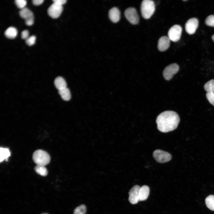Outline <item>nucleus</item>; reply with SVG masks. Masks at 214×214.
I'll use <instances>...</instances> for the list:
<instances>
[{
	"mask_svg": "<svg viewBox=\"0 0 214 214\" xmlns=\"http://www.w3.org/2000/svg\"><path fill=\"white\" fill-rule=\"evenodd\" d=\"M206 96L209 103L214 106V93L207 92L206 94Z\"/></svg>",
	"mask_w": 214,
	"mask_h": 214,
	"instance_id": "393cba45",
	"label": "nucleus"
},
{
	"mask_svg": "<svg viewBox=\"0 0 214 214\" xmlns=\"http://www.w3.org/2000/svg\"><path fill=\"white\" fill-rule=\"evenodd\" d=\"M205 23L208 26L214 27V15L208 16L206 19Z\"/></svg>",
	"mask_w": 214,
	"mask_h": 214,
	"instance_id": "5701e85b",
	"label": "nucleus"
},
{
	"mask_svg": "<svg viewBox=\"0 0 214 214\" xmlns=\"http://www.w3.org/2000/svg\"><path fill=\"white\" fill-rule=\"evenodd\" d=\"M35 171L42 176H45L48 174V171L45 166L37 165L34 168Z\"/></svg>",
	"mask_w": 214,
	"mask_h": 214,
	"instance_id": "412c9836",
	"label": "nucleus"
},
{
	"mask_svg": "<svg viewBox=\"0 0 214 214\" xmlns=\"http://www.w3.org/2000/svg\"><path fill=\"white\" fill-rule=\"evenodd\" d=\"M29 35V33L28 30H25L23 31L21 34V37L23 39L26 40L28 38Z\"/></svg>",
	"mask_w": 214,
	"mask_h": 214,
	"instance_id": "bb28decb",
	"label": "nucleus"
},
{
	"mask_svg": "<svg viewBox=\"0 0 214 214\" xmlns=\"http://www.w3.org/2000/svg\"><path fill=\"white\" fill-rule=\"evenodd\" d=\"M63 9L62 5L53 3L48 8L47 12L49 15L51 17L53 18H56L61 14Z\"/></svg>",
	"mask_w": 214,
	"mask_h": 214,
	"instance_id": "1a4fd4ad",
	"label": "nucleus"
},
{
	"mask_svg": "<svg viewBox=\"0 0 214 214\" xmlns=\"http://www.w3.org/2000/svg\"><path fill=\"white\" fill-rule=\"evenodd\" d=\"M179 69V66L176 63H173L168 65L165 68L163 72L164 78L167 80H170L178 72Z\"/></svg>",
	"mask_w": 214,
	"mask_h": 214,
	"instance_id": "0eeeda50",
	"label": "nucleus"
},
{
	"mask_svg": "<svg viewBox=\"0 0 214 214\" xmlns=\"http://www.w3.org/2000/svg\"><path fill=\"white\" fill-rule=\"evenodd\" d=\"M140 187L138 185L133 186L130 191L128 200L132 204H137L139 201V191Z\"/></svg>",
	"mask_w": 214,
	"mask_h": 214,
	"instance_id": "9b49d317",
	"label": "nucleus"
},
{
	"mask_svg": "<svg viewBox=\"0 0 214 214\" xmlns=\"http://www.w3.org/2000/svg\"><path fill=\"white\" fill-rule=\"evenodd\" d=\"M33 159L37 165L45 166L50 162V157L45 151L39 150L35 151L33 154Z\"/></svg>",
	"mask_w": 214,
	"mask_h": 214,
	"instance_id": "f03ea898",
	"label": "nucleus"
},
{
	"mask_svg": "<svg viewBox=\"0 0 214 214\" xmlns=\"http://www.w3.org/2000/svg\"><path fill=\"white\" fill-rule=\"evenodd\" d=\"M48 214V213H42V214Z\"/></svg>",
	"mask_w": 214,
	"mask_h": 214,
	"instance_id": "7c9ffc66",
	"label": "nucleus"
},
{
	"mask_svg": "<svg viewBox=\"0 0 214 214\" xmlns=\"http://www.w3.org/2000/svg\"><path fill=\"white\" fill-rule=\"evenodd\" d=\"M10 155V152L7 148L0 147V161L2 162L4 160H7Z\"/></svg>",
	"mask_w": 214,
	"mask_h": 214,
	"instance_id": "f3484780",
	"label": "nucleus"
},
{
	"mask_svg": "<svg viewBox=\"0 0 214 214\" xmlns=\"http://www.w3.org/2000/svg\"><path fill=\"white\" fill-rule=\"evenodd\" d=\"M199 25V21L195 18L189 19L185 24V29L186 32L189 34H194Z\"/></svg>",
	"mask_w": 214,
	"mask_h": 214,
	"instance_id": "9d476101",
	"label": "nucleus"
},
{
	"mask_svg": "<svg viewBox=\"0 0 214 214\" xmlns=\"http://www.w3.org/2000/svg\"><path fill=\"white\" fill-rule=\"evenodd\" d=\"M204 88L207 92L214 93V79L210 80L206 83Z\"/></svg>",
	"mask_w": 214,
	"mask_h": 214,
	"instance_id": "aec40b11",
	"label": "nucleus"
},
{
	"mask_svg": "<svg viewBox=\"0 0 214 214\" xmlns=\"http://www.w3.org/2000/svg\"><path fill=\"white\" fill-rule=\"evenodd\" d=\"M86 206L84 204H82L75 209L73 214H86Z\"/></svg>",
	"mask_w": 214,
	"mask_h": 214,
	"instance_id": "4be33fe9",
	"label": "nucleus"
},
{
	"mask_svg": "<svg viewBox=\"0 0 214 214\" xmlns=\"http://www.w3.org/2000/svg\"><path fill=\"white\" fill-rule=\"evenodd\" d=\"M155 7L153 1L144 0L141 4V11L143 17L145 19L150 18L154 12Z\"/></svg>",
	"mask_w": 214,
	"mask_h": 214,
	"instance_id": "7ed1b4c3",
	"label": "nucleus"
},
{
	"mask_svg": "<svg viewBox=\"0 0 214 214\" xmlns=\"http://www.w3.org/2000/svg\"><path fill=\"white\" fill-rule=\"evenodd\" d=\"M153 156L158 162L163 163L169 161L171 156L168 152L160 150H156L153 153Z\"/></svg>",
	"mask_w": 214,
	"mask_h": 214,
	"instance_id": "20e7f679",
	"label": "nucleus"
},
{
	"mask_svg": "<svg viewBox=\"0 0 214 214\" xmlns=\"http://www.w3.org/2000/svg\"><path fill=\"white\" fill-rule=\"evenodd\" d=\"M15 2L17 7L21 9L24 8L26 4V1L25 0H15Z\"/></svg>",
	"mask_w": 214,
	"mask_h": 214,
	"instance_id": "b1692460",
	"label": "nucleus"
},
{
	"mask_svg": "<svg viewBox=\"0 0 214 214\" xmlns=\"http://www.w3.org/2000/svg\"><path fill=\"white\" fill-rule=\"evenodd\" d=\"M53 1L54 2V3L62 6L63 4L66 3L67 1L66 0H53Z\"/></svg>",
	"mask_w": 214,
	"mask_h": 214,
	"instance_id": "cd10ccee",
	"label": "nucleus"
},
{
	"mask_svg": "<svg viewBox=\"0 0 214 214\" xmlns=\"http://www.w3.org/2000/svg\"><path fill=\"white\" fill-rule=\"evenodd\" d=\"M43 1V0H33L32 2L34 5L37 6L42 4Z\"/></svg>",
	"mask_w": 214,
	"mask_h": 214,
	"instance_id": "c85d7f7f",
	"label": "nucleus"
},
{
	"mask_svg": "<svg viewBox=\"0 0 214 214\" xmlns=\"http://www.w3.org/2000/svg\"><path fill=\"white\" fill-rule=\"evenodd\" d=\"M182 31V28L180 25H174L169 30L168 37L170 40L174 42H177L180 38Z\"/></svg>",
	"mask_w": 214,
	"mask_h": 214,
	"instance_id": "39448f33",
	"label": "nucleus"
},
{
	"mask_svg": "<svg viewBox=\"0 0 214 214\" xmlns=\"http://www.w3.org/2000/svg\"><path fill=\"white\" fill-rule=\"evenodd\" d=\"M170 40L168 37L166 36L160 37L158 42V48L159 50L163 51L167 50L169 47Z\"/></svg>",
	"mask_w": 214,
	"mask_h": 214,
	"instance_id": "f8f14e48",
	"label": "nucleus"
},
{
	"mask_svg": "<svg viewBox=\"0 0 214 214\" xmlns=\"http://www.w3.org/2000/svg\"><path fill=\"white\" fill-rule=\"evenodd\" d=\"M150 192V189L148 186L144 185L140 187L139 195V201H144L147 198Z\"/></svg>",
	"mask_w": 214,
	"mask_h": 214,
	"instance_id": "4468645a",
	"label": "nucleus"
},
{
	"mask_svg": "<svg viewBox=\"0 0 214 214\" xmlns=\"http://www.w3.org/2000/svg\"><path fill=\"white\" fill-rule=\"evenodd\" d=\"M109 17L112 22L117 23L120 19V13L119 10L116 7L112 8L109 11Z\"/></svg>",
	"mask_w": 214,
	"mask_h": 214,
	"instance_id": "ddd939ff",
	"label": "nucleus"
},
{
	"mask_svg": "<svg viewBox=\"0 0 214 214\" xmlns=\"http://www.w3.org/2000/svg\"><path fill=\"white\" fill-rule=\"evenodd\" d=\"M205 201L207 207L210 210L214 211V196H209L206 198Z\"/></svg>",
	"mask_w": 214,
	"mask_h": 214,
	"instance_id": "6ab92c4d",
	"label": "nucleus"
},
{
	"mask_svg": "<svg viewBox=\"0 0 214 214\" xmlns=\"http://www.w3.org/2000/svg\"><path fill=\"white\" fill-rule=\"evenodd\" d=\"M212 38L213 40L214 41V34L212 35Z\"/></svg>",
	"mask_w": 214,
	"mask_h": 214,
	"instance_id": "c756f323",
	"label": "nucleus"
},
{
	"mask_svg": "<svg viewBox=\"0 0 214 214\" xmlns=\"http://www.w3.org/2000/svg\"><path fill=\"white\" fill-rule=\"evenodd\" d=\"M17 34V31L15 28L10 27L4 32L5 36L7 38L13 39L15 37Z\"/></svg>",
	"mask_w": 214,
	"mask_h": 214,
	"instance_id": "dca6fc26",
	"label": "nucleus"
},
{
	"mask_svg": "<svg viewBox=\"0 0 214 214\" xmlns=\"http://www.w3.org/2000/svg\"><path fill=\"white\" fill-rule=\"evenodd\" d=\"M180 118L178 114L171 111H163L157 117L156 122L158 129L163 133H167L176 129Z\"/></svg>",
	"mask_w": 214,
	"mask_h": 214,
	"instance_id": "f257e3e1",
	"label": "nucleus"
},
{
	"mask_svg": "<svg viewBox=\"0 0 214 214\" xmlns=\"http://www.w3.org/2000/svg\"><path fill=\"white\" fill-rule=\"evenodd\" d=\"M54 84L59 90L67 87L66 82L65 80L61 77H58L55 79Z\"/></svg>",
	"mask_w": 214,
	"mask_h": 214,
	"instance_id": "2eb2a0df",
	"label": "nucleus"
},
{
	"mask_svg": "<svg viewBox=\"0 0 214 214\" xmlns=\"http://www.w3.org/2000/svg\"><path fill=\"white\" fill-rule=\"evenodd\" d=\"M124 14L127 20L132 24L135 25L138 23L139 16L135 8L131 7L127 8L125 11Z\"/></svg>",
	"mask_w": 214,
	"mask_h": 214,
	"instance_id": "423d86ee",
	"label": "nucleus"
},
{
	"mask_svg": "<svg viewBox=\"0 0 214 214\" xmlns=\"http://www.w3.org/2000/svg\"><path fill=\"white\" fill-rule=\"evenodd\" d=\"M21 17L25 19L26 24L29 26L32 25L34 23V16L33 13L25 7L21 9L19 12Z\"/></svg>",
	"mask_w": 214,
	"mask_h": 214,
	"instance_id": "6e6552de",
	"label": "nucleus"
},
{
	"mask_svg": "<svg viewBox=\"0 0 214 214\" xmlns=\"http://www.w3.org/2000/svg\"><path fill=\"white\" fill-rule=\"evenodd\" d=\"M35 36L34 35H32L26 40L25 42L28 45L31 46L35 43Z\"/></svg>",
	"mask_w": 214,
	"mask_h": 214,
	"instance_id": "a878e982",
	"label": "nucleus"
},
{
	"mask_svg": "<svg viewBox=\"0 0 214 214\" xmlns=\"http://www.w3.org/2000/svg\"><path fill=\"white\" fill-rule=\"evenodd\" d=\"M59 93L62 98L64 100H69L71 98V94L69 89L66 87L59 90Z\"/></svg>",
	"mask_w": 214,
	"mask_h": 214,
	"instance_id": "a211bd4d",
	"label": "nucleus"
}]
</instances>
